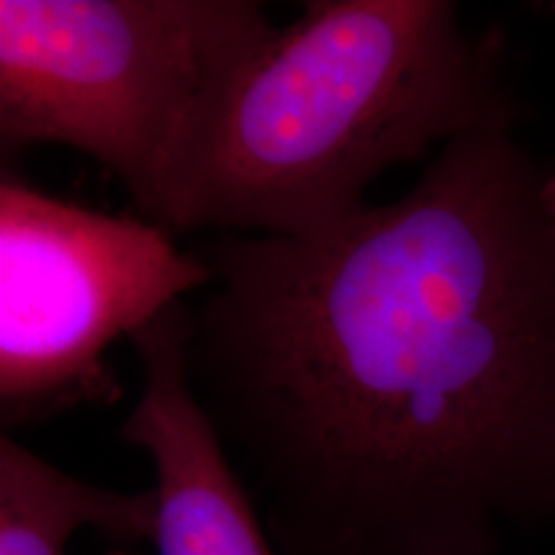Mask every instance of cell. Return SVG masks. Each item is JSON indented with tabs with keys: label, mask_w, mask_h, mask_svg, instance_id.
<instances>
[{
	"label": "cell",
	"mask_w": 555,
	"mask_h": 555,
	"mask_svg": "<svg viewBox=\"0 0 555 555\" xmlns=\"http://www.w3.org/2000/svg\"><path fill=\"white\" fill-rule=\"evenodd\" d=\"M545 201H547V206H551V211H553V217H555V168H547Z\"/></svg>",
	"instance_id": "obj_7"
},
{
	"label": "cell",
	"mask_w": 555,
	"mask_h": 555,
	"mask_svg": "<svg viewBox=\"0 0 555 555\" xmlns=\"http://www.w3.org/2000/svg\"><path fill=\"white\" fill-rule=\"evenodd\" d=\"M515 129L309 237L217 234L189 384L286 555H504L555 527V217Z\"/></svg>",
	"instance_id": "obj_1"
},
{
	"label": "cell",
	"mask_w": 555,
	"mask_h": 555,
	"mask_svg": "<svg viewBox=\"0 0 555 555\" xmlns=\"http://www.w3.org/2000/svg\"><path fill=\"white\" fill-rule=\"evenodd\" d=\"M155 491L101 489L0 437V555H65L82 527L121 545L155 538ZM103 555H142L114 547Z\"/></svg>",
	"instance_id": "obj_6"
},
{
	"label": "cell",
	"mask_w": 555,
	"mask_h": 555,
	"mask_svg": "<svg viewBox=\"0 0 555 555\" xmlns=\"http://www.w3.org/2000/svg\"><path fill=\"white\" fill-rule=\"evenodd\" d=\"M189 304L129 337L142 393L121 425L155 470L157 555H275L258 506L189 384Z\"/></svg>",
	"instance_id": "obj_5"
},
{
	"label": "cell",
	"mask_w": 555,
	"mask_h": 555,
	"mask_svg": "<svg viewBox=\"0 0 555 555\" xmlns=\"http://www.w3.org/2000/svg\"><path fill=\"white\" fill-rule=\"evenodd\" d=\"M519 119L502 37L463 29L455 3L307 0L193 121L155 224L176 237H309L367 206L397 165Z\"/></svg>",
	"instance_id": "obj_2"
},
{
	"label": "cell",
	"mask_w": 555,
	"mask_h": 555,
	"mask_svg": "<svg viewBox=\"0 0 555 555\" xmlns=\"http://www.w3.org/2000/svg\"><path fill=\"white\" fill-rule=\"evenodd\" d=\"M196 249L144 217L106 214L0 178V422L41 425L75 406H111L116 339L204 291Z\"/></svg>",
	"instance_id": "obj_4"
},
{
	"label": "cell",
	"mask_w": 555,
	"mask_h": 555,
	"mask_svg": "<svg viewBox=\"0 0 555 555\" xmlns=\"http://www.w3.org/2000/svg\"><path fill=\"white\" fill-rule=\"evenodd\" d=\"M255 0H0V152L65 144L155 221L201 111L270 31Z\"/></svg>",
	"instance_id": "obj_3"
}]
</instances>
